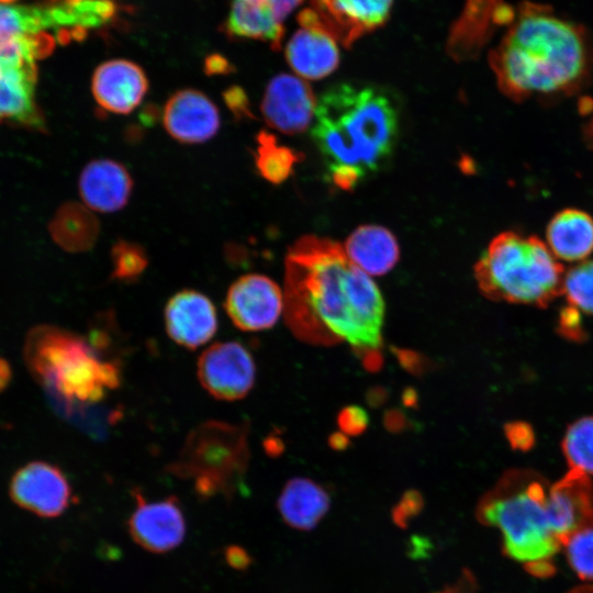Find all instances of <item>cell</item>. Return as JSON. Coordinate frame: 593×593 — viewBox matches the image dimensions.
I'll list each match as a JSON object with an SVG mask.
<instances>
[{"label":"cell","instance_id":"34","mask_svg":"<svg viewBox=\"0 0 593 593\" xmlns=\"http://www.w3.org/2000/svg\"><path fill=\"white\" fill-rule=\"evenodd\" d=\"M558 331L561 335L569 339H583L584 331L581 324L579 311L570 305L564 307L559 315Z\"/></svg>","mask_w":593,"mask_h":593},{"label":"cell","instance_id":"20","mask_svg":"<svg viewBox=\"0 0 593 593\" xmlns=\"http://www.w3.org/2000/svg\"><path fill=\"white\" fill-rule=\"evenodd\" d=\"M286 59L302 78L318 80L331 75L339 65V49L328 34L301 26L286 46Z\"/></svg>","mask_w":593,"mask_h":593},{"label":"cell","instance_id":"11","mask_svg":"<svg viewBox=\"0 0 593 593\" xmlns=\"http://www.w3.org/2000/svg\"><path fill=\"white\" fill-rule=\"evenodd\" d=\"M283 306L284 298L279 286L259 273L237 278L228 288L224 301L232 323L245 332L271 328L278 322Z\"/></svg>","mask_w":593,"mask_h":593},{"label":"cell","instance_id":"10","mask_svg":"<svg viewBox=\"0 0 593 593\" xmlns=\"http://www.w3.org/2000/svg\"><path fill=\"white\" fill-rule=\"evenodd\" d=\"M203 389L222 401L245 398L256 380V365L249 350L238 342H219L203 350L197 363Z\"/></svg>","mask_w":593,"mask_h":593},{"label":"cell","instance_id":"25","mask_svg":"<svg viewBox=\"0 0 593 593\" xmlns=\"http://www.w3.org/2000/svg\"><path fill=\"white\" fill-rule=\"evenodd\" d=\"M58 243L68 250L83 251L97 242L100 225L89 208L70 203L64 206L53 225Z\"/></svg>","mask_w":593,"mask_h":593},{"label":"cell","instance_id":"9","mask_svg":"<svg viewBox=\"0 0 593 593\" xmlns=\"http://www.w3.org/2000/svg\"><path fill=\"white\" fill-rule=\"evenodd\" d=\"M394 0H310L300 26L317 29L345 47L387 23Z\"/></svg>","mask_w":593,"mask_h":593},{"label":"cell","instance_id":"41","mask_svg":"<svg viewBox=\"0 0 593 593\" xmlns=\"http://www.w3.org/2000/svg\"><path fill=\"white\" fill-rule=\"evenodd\" d=\"M7 366H4L3 362H0V388L4 385V382L7 381V378L9 376V371L5 370Z\"/></svg>","mask_w":593,"mask_h":593},{"label":"cell","instance_id":"1","mask_svg":"<svg viewBox=\"0 0 593 593\" xmlns=\"http://www.w3.org/2000/svg\"><path fill=\"white\" fill-rule=\"evenodd\" d=\"M284 318L296 338L314 345L348 343L365 365L381 363L384 302L369 275L338 243L299 238L286 257Z\"/></svg>","mask_w":593,"mask_h":593},{"label":"cell","instance_id":"17","mask_svg":"<svg viewBox=\"0 0 593 593\" xmlns=\"http://www.w3.org/2000/svg\"><path fill=\"white\" fill-rule=\"evenodd\" d=\"M91 90L102 110L128 114L143 101L148 80L137 64L127 59H111L94 70Z\"/></svg>","mask_w":593,"mask_h":593},{"label":"cell","instance_id":"31","mask_svg":"<svg viewBox=\"0 0 593 593\" xmlns=\"http://www.w3.org/2000/svg\"><path fill=\"white\" fill-rule=\"evenodd\" d=\"M571 568L582 579L593 580V527L583 529L564 544Z\"/></svg>","mask_w":593,"mask_h":593},{"label":"cell","instance_id":"23","mask_svg":"<svg viewBox=\"0 0 593 593\" xmlns=\"http://www.w3.org/2000/svg\"><path fill=\"white\" fill-rule=\"evenodd\" d=\"M328 492L307 478H293L282 489L277 505L283 521L299 530H311L329 508Z\"/></svg>","mask_w":593,"mask_h":593},{"label":"cell","instance_id":"28","mask_svg":"<svg viewBox=\"0 0 593 593\" xmlns=\"http://www.w3.org/2000/svg\"><path fill=\"white\" fill-rule=\"evenodd\" d=\"M561 449L571 470L593 474V415L581 417L569 425Z\"/></svg>","mask_w":593,"mask_h":593},{"label":"cell","instance_id":"39","mask_svg":"<svg viewBox=\"0 0 593 593\" xmlns=\"http://www.w3.org/2000/svg\"><path fill=\"white\" fill-rule=\"evenodd\" d=\"M348 436H346L343 433H336L331 436L329 444L335 449H343L347 446L348 443Z\"/></svg>","mask_w":593,"mask_h":593},{"label":"cell","instance_id":"2","mask_svg":"<svg viewBox=\"0 0 593 593\" xmlns=\"http://www.w3.org/2000/svg\"><path fill=\"white\" fill-rule=\"evenodd\" d=\"M499 89L516 102L568 97L586 83L593 49L581 26L549 7L523 4L490 53Z\"/></svg>","mask_w":593,"mask_h":593},{"label":"cell","instance_id":"21","mask_svg":"<svg viewBox=\"0 0 593 593\" xmlns=\"http://www.w3.org/2000/svg\"><path fill=\"white\" fill-rule=\"evenodd\" d=\"M344 250L347 257L370 276H382L399 260L400 248L394 235L379 225H362L347 238Z\"/></svg>","mask_w":593,"mask_h":593},{"label":"cell","instance_id":"13","mask_svg":"<svg viewBox=\"0 0 593 593\" xmlns=\"http://www.w3.org/2000/svg\"><path fill=\"white\" fill-rule=\"evenodd\" d=\"M135 508L128 522L132 539L143 549L164 553L177 548L186 535V521L178 500L149 502L138 490L133 491Z\"/></svg>","mask_w":593,"mask_h":593},{"label":"cell","instance_id":"35","mask_svg":"<svg viewBox=\"0 0 593 593\" xmlns=\"http://www.w3.org/2000/svg\"><path fill=\"white\" fill-rule=\"evenodd\" d=\"M505 435L514 449L527 450L534 444V433L529 425L513 422L505 426Z\"/></svg>","mask_w":593,"mask_h":593},{"label":"cell","instance_id":"40","mask_svg":"<svg viewBox=\"0 0 593 593\" xmlns=\"http://www.w3.org/2000/svg\"><path fill=\"white\" fill-rule=\"evenodd\" d=\"M470 584H471V582L469 581L467 586L462 584V586L460 585L459 588L451 589V590L446 591L444 593H472Z\"/></svg>","mask_w":593,"mask_h":593},{"label":"cell","instance_id":"33","mask_svg":"<svg viewBox=\"0 0 593 593\" xmlns=\"http://www.w3.org/2000/svg\"><path fill=\"white\" fill-rule=\"evenodd\" d=\"M223 99L235 119H254L249 99L242 87L231 86L223 92Z\"/></svg>","mask_w":593,"mask_h":593},{"label":"cell","instance_id":"8","mask_svg":"<svg viewBox=\"0 0 593 593\" xmlns=\"http://www.w3.org/2000/svg\"><path fill=\"white\" fill-rule=\"evenodd\" d=\"M54 46L47 33L0 37V121L43 127L35 98L36 60Z\"/></svg>","mask_w":593,"mask_h":593},{"label":"cell","instance_id":"38","mask_svg":"<svg viewBox=\"0 0 593 593\" xmlns=\"http://www.w3.org/2000/svg\"><path fill=\"white\" fill-rule=\"evenodd\" d=\"M226 560L228 564L236 569L246 568L249 562V556L239 547H230L225 552Z\"/></svg>","mask_w":593,"mask_h":593},{"label":"cell","instance_id":"26","mask_svg":"<svg viewBox=\"0 0 593 593\" xmlns=\"http://www.w3.org/2000/svg\"><path fill=\"white\" fill-rule=\"evenodd\" d=\"M254 160L257 171L265 180L279 184L292 175L301 155L280 144L271 133L260 131L256 137Z\"/></svg>","mask_w":593,"mask_h":593},{"label":"cell","instance_id":"19","mask_svg":"<svg viewBox=\"0 0 593 593\" xmlns=\"http://www.w3.org/2000/svg\"><path fill=\"white\" fill-rule=\"evenodd\" d=\"M133 190V179L122 164L101 158L90 161L79 177V193L85 204L98 212L124 208Z\"/></svg>","mask_w":593,"mask_h":593},{"label":"cell","instance_id":"24","mask_svg":"<svg viewBox=\"0 0 593 593\" xmlns=\"http://www.w3.org/2000/svg\"><path fill=\"white\" fill-rule=\"evenodd\" d=\"M224 31L231 37L267 42L273 49L280 48L284 34L266 0H233Z\"/></svg>","mask_w":593,"mask_h":593},{"label":"cell","instance_id":"5","mask_svg":"<svg viewBox=\"0 0 593 593\" xmlns=\"http://www.w3.org/2000/svg\"><path fill=\"white\" fill-rule=\"evenodd\" d=\"M101 347L56 326L31 331L24 356L33 376L68 405H93L122 382L120 363Z\"/></svg>","mask_w":593,"mask_h":593},{"label":"cell","instance_id":"29","mask_svg":"<svg viewBox=\"0 0 593 593\" xmlns=\"http://www.w3.org/2000/svg\"><path fill=\"white\" fill-rule=\"evenodd\" d=\"M562 294L570 306L593 314V259L579 261L564 272Z\"/></svg>","mask_w":593,"mask_h":593},{"label":"cell","instance_id":"16","mask_svg":"<svg viewBox=\"0 0 593 593\" xmlns=\"http://www.w3.org/2000/svg\"><path fill=\"white\" fill-rule=\"evenodd\" d=\"M164 323L168 336L176 344L192 350L215 335L217 313L205 294L186 289L168 300L164 310Z\"/></svg>","mask_w":593,"mask_h":593},{"label":"cell","instance_id":"18","mask_svg":"<svg viewBox=\"0 0 593 593\" xmlns=\"http://www.w3.org/2000/svg\"><path fill=\"white\" fill-rule=\"evenodd\" d=\"M550 512L555 534L562 545L574 534L593 527V485L589 475L569 469L551 483Z\"/></svg>","mask_w":593,"mask_h":593},{"label":"cell","instance_id":"7","mask_svg":"<svg viewBox=\"0 0 593 593\" xmlns=\"http://www.w3.org/2000/svg\"><path fill=\"white\" fill-rule=\"evenodd\" d=\"M249 460L248 426L210 419L190 430L167 471L191 481L200 497H232Z\"/></svg>","mask_w":593,"mask_h":593},{"label":"cell","instance_id":"42","mask_svg":"<svg viewBox=\"0 0 593 593\" xmlns=\"http://www.w3.org/2000/svg\"><path fill=\"white\" fill-rule=\"evenodd\" d=\"M13 0H0V2H2L3 4H7V3H10L12 2Z\"/></svg>","mask_w":593,"mask_h":593},{"label":"cell","instance_id":"3","mask_svg":"<svg viewBox=\"0 0 593 593\" xmlns=\"http://www.w3.org/2000/svg\"><path fill=\"white\" fill-rule=\"evenodd\" d=\"M398 113L390 99L373 87L340 83L317 101L312 138L329 181L351 190L379 170L393 152Z\"/></svg>","mask_w":593,"mask_h":593},{"label":"cell","instance_id":"6","mask_svg":"<svg viewBox=\"0 0 593 593\" xmlns=\"http://www.w3.org/2000/svg\"><path fill=\"white\" fill-rule=\"evenodd\" d=\"M564 269L534 235H496L474 266L480 291L489 299L545 307L562 294Z\"/></svg>","mask_w":593,"mask_h":593},{"label":"cell","instance_id":"36","mask_svg":"<svg viewBox=\"0 0 593 593\" xmlns=\"http://www.w3.org/2000/svg\"><path fill=\"white\" fill-rule=\"evenodd\" d=\"M206 75H226L233 71V65L222 55L213 54L205 58Z\"/></svg>","mask_w":593,"mask_h":593},{"label":"cell","instance_id":"4","mask_svg":"<svg viewBox=\"0 0 593 593\" xmlns=\"http://www.w3.org/2000/svg\"><path fill=\"white\" fill-rule=\"evenodd\" d=\"M550 489L540 473L512 469L481 499L477 512L481 523L501 533L505 555L539 577L553 572L562 546L552 527Z\"/></svg>","mask_w":593,"mask_h":593},{"label":"cell","instance_id":"32","mask_svg":"<svg viewBox=\"0 0 593 593\" xmlns=\"http://www.w3.org/2000/svg\"><path fill=\"white\" fill-rule=\"evenodd\" d=\"M337 423L346 436L359 435L368 426V414L358 405H349L339 412Z\"/></svg>","mask_w":593,"mask_h":593},{"label":"cell","instance_id":"15","mask_svg":"<svg viewBox=\"0 0 593 593\" xmlns=\"http://www.w3.org/2000/svg\"><path fill=\"white\" fill-rule=\"evenodd\" d=\"M163 125L167 133L183 144H199L219 131L217 107L203 92L187 88L176 91L163 108Z\"/></svg>","mask_w":593,"mask_h":593},{"label":"cell","instance_id":"14","mask_svg":"<svg viewBox=\"0 0 593 593\" xmlns=\"http://www.w3.org/2000/svg\"><path fill=\"white\" fill-rule=\"evenodd\" d=\"M317 100L311 86L303 79L280 74L266 87L260 111L266 123L281 133H303L311 124Z\"/></svg>","mask_w":593,"mask_h":593},{"label":"cell","instance_id":"22","mask_svg":"<svg viewBox=\"0 0 593 593\" xmlns=\"http://www.w3.org/2000/svg\"><path fill=\"white\" fill-rule=\"evenodd\" d=\"M546 244L560 261H582L593 251V219L578 209L558 212L546 230Z\"/></svg>","mask_w":593,"mask_h":593},{"label":"cell","instance_id":"12","mask_svg":"<svg viewBox=\"0 0 593 593\" xmlns=\"http://www.w3.org/2000/svg\"><path fill=\"white\" fill-rule=\"evenodd\" d=\"M9 491L16 505L46 518L61 515L72 499L64 472L46 461H32L20 468L11 479Z\"/></svg>","mask_w":593,"mask_h":593},{"label":"cell","instance_id":"30","mask_svg":"<svg viewBox=\"0 0 593 593\" xmlns=\"http://www.w3.org/2000/svg\"><path fill=\"white\" fill-rule=\"evenodd\" d=\"M111 279L119 282H135L148 265L145 249L137 243L118 240L111 249Z\"/></svg>","mask_w":593,"mask_h":593},{"label":"cell","instance_id":"27","mask_svg":"<svg viewBox=\"0 0 593 593\" xmlns=\"http://www.w3.org/2000/svg\"><path fill=\"white\" fill-rule=\"evenodd\" d=\"M56 31L53 3L44 5L0 4V37Z\"/></svg>","mask_w":593,"mask_h":593},{"label":"cell","instance_id":"37","mask_svg":"<svg viewBox=\"0 0 593 593\" xmlns=\"http://www.w3.org/2000/svg\"><path fill=\"white\" fill-rule=\"evenodd\" d=\"M277 18L283 20L304 0H266Z\"/></svg>","mask_w":593,"mask_h":593}]
</instances>
